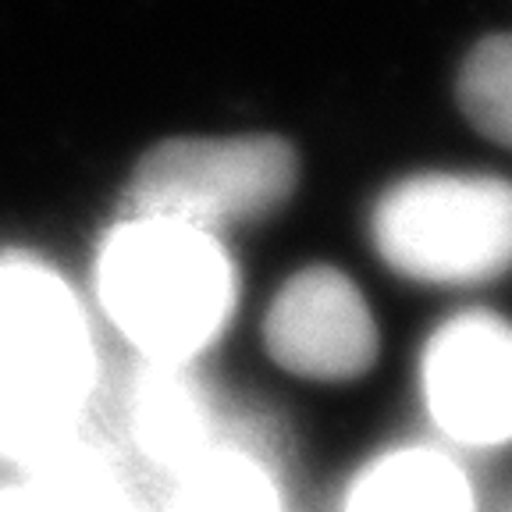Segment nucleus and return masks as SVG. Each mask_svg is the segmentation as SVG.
Listing matches in <instances>:
<instances>
[{
  "instance_id": "obj_7",
  "label": "nucleus",
  "mask_w": 512,
  "mask_h": 512,
  "mask_svg": "<svg viewBox=\"0 0 512 512\" xmlns=\"http://www.w3.org/2000/svg\"><path fill=\"white\" fill-rule=\"evenodd\" d=\"M114 420L121 456L160 480H175L232 427L203 367L132 360L118 381Z\"/></svg>"
},
{
  "instance_id": "obj_10",
  "label": "nucleus",
  "mask_w": 512,
  "mask_h": 512,
  "mask_svg": "<svg viewBox=\"0 0 512 512\" xmlns=\"http://www.w3.org/2000/svg\"><path fill=\"white\" fill-rule=\"evenodd\" d=\"M164 512H292L285 466L249 427H228L168 480Z\"/></svg>"
},
{
  "instance_id": "obj_9",
  "label": "nucleus",
  "mask_w": 512,
  "mask_h": 512,
  "mask_svg": "<svg viewBox=\"0 0 512 512\" xmlns=\"http://www.w3.org/2000/svg\"><path fill=\"white\" fill-rule=\"evenodd\" d=\"M4 488L11 512H150L128 459L86 431L18 466Z\"/></svg>"
},
{
  "instance_id": "obj_3",
  "label": "nucleus",
  "mask_w": 512,
  "mask_h": 512,
  "mask_svg": "<svg viewBox=\"0 0 512 512\" xmlns=\"http://www.w3.org/2000/svg\"><path fill=\"white\" fill-rule=\"evenodd\" d=\"M374 253L420 288H484L512 274V182L427 171L395 182L370 214Z\"/></svg>"
},
{
  "instance_id": "obj_2",
  "label": "nucleus",
  "mask_w": 512,
  "mask_h": 512,
  "mask_svg": "<svg viewBox=\"0 0 512 512\" xmlns=\"http://www.w3.org/2000/svg\"><path fill=\"white\" fill-rule=\"evenodd\" d=\"M104 338L75 281L32 253H0V463L86 431L104 392Z\"/></svg>"
},
{
  "instance_id": "obj_11",
  "label": "nucleus",
  "mask_w": 512,
  "mask_h": 512,
  "mask_svg": "<svg viewBox=\"0 0 512 512\" xmlns=\"http://www.w3.org/2000/svg\"><path fill=\"white\" fill-rule=\"evenodd\" d=\"M459 104L480 136L512 150V32L470 50L459 72Z\"/></svg>"
},
{
  "instance_id": "obj_8",
  "label": "nucleus",
  "mask_w": 512,
  "mask_h": 512,
  "mask_svg": "<svg viewBox=\"0 0 512 512\" xmlns=\"http://www.w3.org/2000/svg\"><path fill=\"white\" fill-rule=\"evenodd\" d=\"M331 512H484L470 459L427 434L388 441L338 484Z\"/></svg>"
},
{
  "instance_id": "obj_4",
  "label": "nucleus",
  "mask_w": 512,
  "mask_h": 512,
  "mask_svg": "<svg viewBox=\"0 0 512 512\" xmlns=\"http://www.w3.org/2000/svg\"><path fill=\"white\" fill-rule=\"evenodd\" d=\"M296 182L299 157L278 136L168 139L136 164L125 214L168 217L224 235L281 210Z\"/></svg>"
},
{
  "instance_id": "obj_12",
  "label": "nucleus",
  "mask_w": 512,
  "mask_h": 512,
  "mask_svg": "<svg viewBox=\"0 0 512 512\" xmlns=\"http://www.w3.org/2000/svg\"><path fill=\"white\" fill-rule=\"evenodd\" d=\"M509 512H512V509H509Z\"/></svg>"
},
{
  "instance_id": "obj_5",
  "label": "nucleus",
  "mask_w": 512,
  "mask_h": 512,
  "mask_svg": "<svg viewBox=\"0 0 512 512\" xmlns=\"http://www.w3.org/2000/svg\"><path fill=\"white\" fill-rule=\"evenodd\" d=\"M413 399L427 438L456 456L512 452V317L488 306L441 317L416 345Z\"/></svg>"
},
{
  "instance_id": "obj_6",
  "label": "nucleus",
  "mask_w": 512,
  "mask_h": 512,
  "mask_svg": "<svg viewBox=\"0 0 512 512\" xmlns=\"http://www.w3.org/2000/svg\"><path fill=\"white\" fill-rule=\"evenodd\" d=\"M267 360L320 388L367 377L381 356V328L363 288L331 264L288 274L260 320Z\"/></svg>"
},
{
  "instance_id": "obj_1",
  "label": "nucleus",
  "mask_w": 512,
  "mask_h": 512,
  "mask_svg": "<svg viewBox=\"0 0 512 512\" xmlns=\"http://www.w3.org/2000/svg\"><path fill=\"white\" fill-rule=\"evenodd\" d=\"M242 278L224 235L121 214L93 256V317L132 363L203 367L228 338Z\"/></svg>"
}]
</instances>
